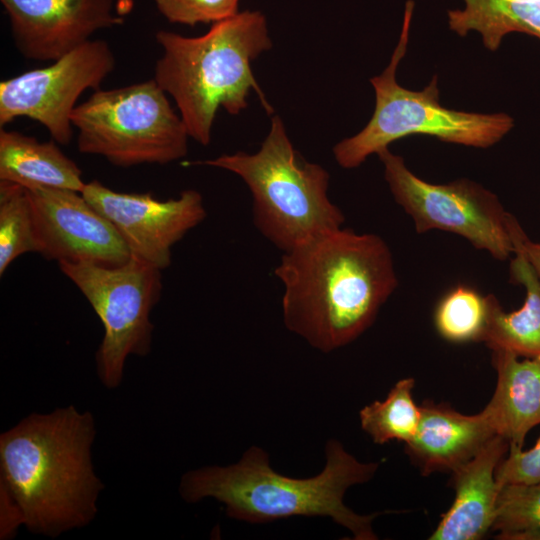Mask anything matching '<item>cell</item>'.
Wrapping results in <instances>:
<instances>
[{
	"instance_id": "obj_2",
	"label": "cell",
	"mask_w": 540,
	"mask_h": 540,
	"mask_svg": "<svg viewBox=\"0 0 540 540\" xmlns=\"http://www.w3.org/2000/svg\"><path fill=\"white\" fill-rule=\"evenodd\" d=\"M93 415L73 405L33 413L0 436V486L32 533L55 538L88 525L103 489L91 446Z\"/></svg>"
},
{
	"instance_id": "obj_18",
	"label": "cell",
	"mask_w": 540,
	"mask_h": 540,
	"mask_svg": "<svg viewBox=\"0 0 540 540\" xmlns=\"http://www.w3.org/2000/svg\"><path fill=\"white\" fill-rule=\"evenodd\" d=\"M0 180L26 189L50 187L82 192L86 182L78 165L56 141L40 142L17 131H0Z\"/></svg>"
},
{
	"instance_id": "obj_5",
	"label": "cell",
	"mask_w": 540,
	"mask_h": 540,
	"mask_svg": "<svg viewBox=\"0 0 540 540\" xmlns=\"http://www.w3.org/2000/svg\"><path fill=\"white\" fill-rule=\"evenodd\" d=\"M240 176L253 199V222L283 252L342 227L345 217L328 197L329 173L296 151L279 116L254 154L237 152L194 162Z\"/></svg>"
},
{
	"instance_id": "obj_23",
	"label": "cell",
	"mask_w": 540,
	"mask_h": 540,
	"mask_svg": "<svg viewBox=\"0 0 540 540\" xmlns=\"http://www.w3.org/2000/svg\"><path fill=\"white\" fill-rule=\"evenodd\" d=\"M492 530L503 540H540V482L501 485Z\"/></svg>"
},
{
	"instance_id": "obj_11",
	"label": "cell",
	"mask_w": 540,
	"mask_h": 540,
	"mask_svg": "<svg viewBox=\"0 0 540 540\" xmlns=\"http://www.w3.org/2000/svg\"><path fill=\"white\" fill-rule=\"evenodd\" d=\"M81 193L114 225L131 257L160 270L171 264L173 245L207 214L202 195L193 189L159 200L150 193L117 192L92 180Z\"/></svg>"
},
{
	"instance_id": "obj_26",
	"label": "cell",
	"mask_w": 540,
	"mask_h": 540,
	"mask_svg": "<svg viewBox=\"0 0 540 540\" xmlns=\"http://www.w3.org/2000/svg\"><path fill=\"white\" fill-rule=\"evenodd\" d=\"M20 525H23V515L19 506L0 486V539L13 538Z\"/></svg>"
},
{
	"instance_id": "obj_8",
	"label": "cell",
	"mask_w": 540,
	"mask_h": 540,
	"mask_svg": "<svg viewBox=\"0 0 540 540\" xmlns=\"http://www.w3.org/2000/svg\"><path fill=\"white\" fill-rule=\"evenodd\" d=\"M60 271L88 300L104 327L96 353L97 375L113 389L120 385L129 355L151 350L150 320L161 291L160 269L136 258L118 266L59 262Z\"/></svg>"
},
{
	"instance_id": "obj_9",
	"label": "cell",
	"mask_w": 540,
	"mask_h": 540,
	"mask_svg": "<svg viewBox=\"0 0 540 540\" xmlns=\"http://www.w3.org/2000/svg\"><path fill=\"white\" fill-rule=\"evenodd\" d=\"M377 155L394 200L410 216L417 233L439 230L456 234L500 261L514 254L511 213L492 191L465 178L430 183L415 175L403 157L389 148Z\"/></svg>"
},
{
	"instance_id": "obj_14",
	"label": "cell",
	"mask_w": 540,
	"mask_h": 540,
	"mask_svg": "<svg viewBox=\"0 0 540 540\" xmlns=\"http://www.w3.org/2000/svg\"><path fill=\"white\" fill-rule=\"evenodd\" d=\"M510 443L494 436L472 459L452 471L455 499L430 535L431 540H478L492 525L501 484L496 470Z\"/></svg>"
},
{
	"instance_id": "obj_10",
	"label": "cell",
	"mask_w": 540,
	"mask_h": 540,
	"mask_svg": "<svg viewBox=\"0 0 540 540\" xmlns=\"http://www.w3.org/2000/svg\"><path fill=\"white\" fill-rule=\"evenodd\" d=\"M104 40H89L49 66L0 82V127L19 117L39 122L59 144L73 137L72 113L87 89L98 90L115 69Z\"/></svg>"
},
{
	"instance_id": "obj_20",
	"label": "cell",
	"mask_w": 540,
	"mask_h": 540,
	"mask_svg": "<svg viewBox=\"0 0 540 540\" xmlns=\"http://www.w3.org/2000/svg\"><path fill=\"white\" fill-rule=\"evenodd\" d=\"M415 381H398L383 401H374L359 413L362 429L377 444L396 440L405 444L414 437L421 418V409L412 397Z\"/></svg>"
},
{
	"instance_id": "obj_6",
	"label": "cell",
	"mask_w": 540,
	"mask_h": 540,
	"mask_svg": "<svg viewBox=\"0 0 540 540\" xmlns=\"http://www.w3.org/2000/svg\"><path fill=\"white\" fill-rule=\"evenodd\" d=\"M413 8L414 2L407 1L401 35L390 63L380 75L370 79L375 91L371 119L360 132L333 148L335 160L342 168H356L370 155L410 135H427L447 143L488 148L514 126V119L506 113L482 114L442 106L437 76L420 91L398 84L396 71L407 51Z\"/></svg>"
},
{
	"instance_id": "obj_25",
	"label": "cell",
	"mask_w": 540,
	"mask_h": 540,
	"mask_svg": "<svg viewBox=\"0 0 540 540\" xmlns=\"http://www.w3.org/2000/svg\"><path fill=\"white\" fill-rule=\"evenodd\" d=\"M496 479L501 485L540 482V438L527 451L510 445L507 455L497 467Z\"/></svg>"
},
{
	"instance_id": "obj_24",
	"label": "cell",
	"mask_w": 540,
	"mask_h": 540,
	"mask_svg": "<svg viewBox=\"0 0 540 540\" xmlns=\"http://www.w3.org/2000/svg\"><path fill=\"white\" fill-rule=\"evenodd\" d=\"M170 23L195 26L217 23L238 13L239 0H153Z\"/></svg>"
},
{
	"instance_id": "obj_22",
	"label": "cell",
	"mask_w": 540,
	"mask_h": 540,
	"mask_svg": "<svg viewBox=\"0 0 540 540\" xmlns=\"http://www.w3.org/2000/svg\"><path fill=\"white\" fill-rule=\"evenodd\" d=\"M486 320V296L466 285L447 292L434 313L439 335L453 343L481 342Z\"/></svg>"
},
{
	"instance_id": "obj_19",
	"label": "cell",
	"mask_w": 540,
	"mask_h": 540,
	"mask_svg": "<svg viewBox=\"0 0 540 540\" xmlns=\"http://www.w3.org/2000/svg\"><path fill=\"white\" fill-rule=\"evenodd\" d=\"M463 9L448 10L450 30L461 37L469 31L481 34L483 44L495 52L512 32L540 40V0H463Z\"/></svg>"
},
{
	"instance_id": "obj_21",
	"label": "cell",
	"mask_w": 540,
	"mask_h": 540,
	"mask_svg": "<svg viewBox=\"0 0 540 540\" xmlns=\"http://www.w3.org/2000/svg\"><path fill=\"white\" fill-rule=\"evenodd\" d=\"M39 241L28 191L0 180V275L19 256L39 253Z\"/></svg>"
},
{
	"instance_id": "obj_15",
	"label": "cell",
	"mask_w": 540,
	"mask_h": 540,
	"mask_svg": "<svg viewBox=\"0 0 540 540\" xmlns=\"http://www.w3.org/2000/svg\"><path fill=\"white\" fill-rule=\"evenodd\" d=\"M420 409L419 426L406 444V452L424 475L452 472L498 435L484 409L476 415H465L429 401Z\"/></svg>"
},
{
	"instance_id": "obj_16",
	"label": "cell",
	"mask_w": 540,
	"mask_h": 540,
	"mask_svg": "<svg viewBox=\"0 0 540 540\" xmlns=\"http://www.w3.org/2000/svg\"><path fill=\"white\" fill-rule=\"evenodd\" d=\"M518 357L503 350L492 351L497 384L484 410L498 435L510 445L522 447L529 431L540 424V356Z\"/></svg>"
},
{
	"instance_id": "obj_4",
	"label": "cell",
	"mask_w": 540,
	"mask_h": 540,
	"mask_svg": "<svg viewBox=\"0 0 540 540\" xmlns=\"http://www.w3.org/2000/svg\"><path fill=\"white\" fill-rule=\"evenodd\" d=\"M155 38L162 55L153 79L174 99L195 141L209 144L218 109L238 115L247 108L251 89L266 112L273 113L251 69V62L272 46L260 11L238 12L201 36L161 30Z\"/></svg>"
},
{
	"instance_id": "obj_13",
	"label": "cell",
	"mask_w": 540,
	"mask_h": 540,
	"mask_svg": "<svg viewBox=\"0 0 540 540\" xmlns=\"http://www.w3.org/2000/svg\"><path fill=\"white\" fill-rule=\"evenodd\" d=\"M14 45L28 60L55 61L97 31L122 25L114 0H0Z\"/></svg>"
},
{
	"instance_id": "obj_3",
	"label": "cell",
	"mask_w": 540,
	"mask_h": 540,
	"mask_svg": "<svg viewBox=\"0 0 540 540\" xmlns=\"http://www.w3.org/2000/svg\"><path fill=\"white\" fill-rule=\"evenodd\" d=\"M323 470L311 478H291L272 469L268 454L252 446L229 466H205L186 472L180 496L188 503L212 497L226 514L250 523H266L292 516L330 517L356 540H375L372 521L381 513L359 515L344 501L346 490L369 481L379 463H363L334 439L325 447Z\"/></svg>"
},
{
	"instance_id": "obj_12",
	"label": "cell",
	"mask_w": 540,
	"mask_h": 540,
	"mask_svg": "<svg viewBox=\"0 0 540 540\" xmlns=\"http://www.w3.org/2000/svg\"><path fill=\"white\" fill-rule=\"evenodd\" d=\"M39 241V254L49 260L118 266L131 255L114 225L81 192L27 189Z\"/></svg>"
},
{
	"instance_id": "obj_7",
	"label": "cell",
	"mask_w": 540,
	"mask_h": 540,
	"mask_svg": "<svg viewBox=\"0 0 540 540\" xmlns=\"http://www.w3.org/2000/svg\"><path fill=\"white\" fill-rule=\"evenodd\" d=\"M71 119L79 152L118 167L165 165L188 151L187 128L153 78L95 90L75 107Z\"/></svg>"
},
{
	"instance_id": "obj_1",
	"label": "cell",
	"mask_w": 540,
	"mask_h": 540,
	"mask_svg": "<svg viewBox=\"0 0 540 540\" xmlns=\"http://www.w3.org/2000/svg\"><path fill=\"white\" fill-rule=\"evenodd\" d=\"M275 275L285 326L325 353L367 330L398 285L384 239L342 227L283 252Z\"/></svg>"
},
{
	"instance_id": "obj_17",
	"label": "cell",
	"mask_w": 540,
	"mask_h": 540,
	"mask_svg": "<svg viewBox=\"0 0 540 540\" xmlns=\"http://www.w3.org/2000/svg\"><path fill=\"white\" fill-rule=\"evenodd\" d=\"M510 278L525 289L521 308L506 312L497 297L486 295L487 320L481 338L492 351L503 350L526 358L540 356V280L517 249L510 262Z\"/></svg>"
},
{
	"instance_id": "obj_27",
	"label": "cell",
	"mask_w": 540,
	"mask_h": 540,
	"mask_svg": "<svg viewBox=\"0 0 540 540\" xmlns=\"http://www.w3.org/2000/svg\"><path fill=\"white\" fill-rule=\"evenodd\" d=\"M509 229L514 249L524 255L540 280V242L530 240L512 214L509 219Z\"/></svg>"
}]
</instances>
